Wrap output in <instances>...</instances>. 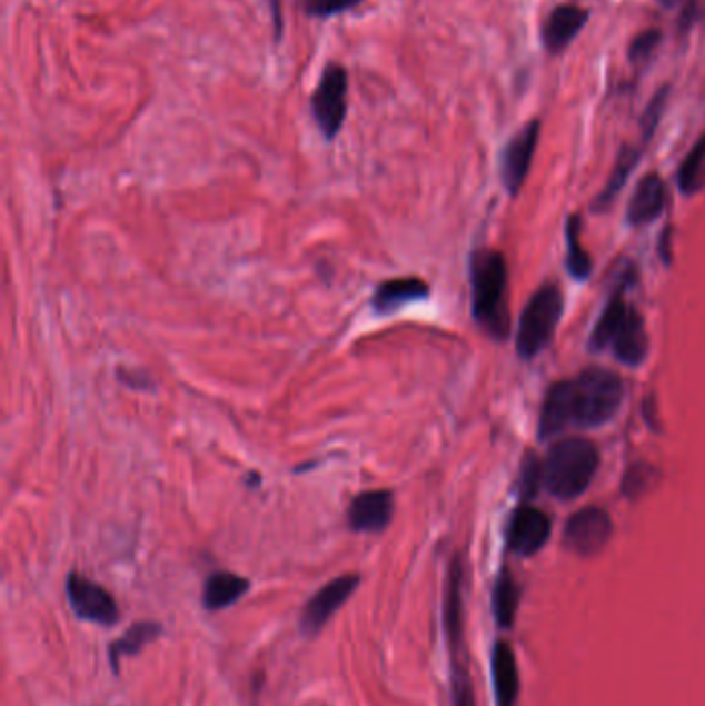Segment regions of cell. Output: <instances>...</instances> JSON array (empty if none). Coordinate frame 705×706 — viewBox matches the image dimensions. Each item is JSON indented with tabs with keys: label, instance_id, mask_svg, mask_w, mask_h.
<instances>
[{
	"label": "cell",
	"instance_id": "8",
	"mask_svg": "<svg viewBox=\"0 0 705 706\" xmlns=\"http://www.w3.org/2000/svg\"><path fill=\"white\" fill-rule=\"evenodd\" d=\"M613 529V519L604 508L588 506L577 510L565 523L563 546L582 558H589L608 546Z\"/></svg>",
	"mask_w": 705,
	"mask_h": 706
},
{
	"label": "cell",
	"instance_id": "12",
	"mask_svg": "<svg viewBox=\"0 0 705 706\" xmlns=\"http://www.w3.org/2000/svg\"><path fill=\"white\" fill-rule=\"evenodd\" d=\"M553 525L548 515L536 506H519L507 527V548L519 556H534L550 539Z\"/></svg>",
	"mask_w": 705,
	"mask_h": 706
},
{
	"label": "cell",
	"instance_id": "25",
	"mask_svg": "<svg viewBox=\"0 0 705 706\" xmlns=\"http://www.w3.org/2000/svg\"><path fill=\"white\" fill-rule=\"evenodd\" d=\"M656 479H658V471H656V467H652V465H647V463H637V465H632L629 469H627V474L623 477V494L627 496V498H639V496H644L646 491L652 490V486L656 484Z\"/></svg>",
	"mask_w": 705,
	"mask_h": 706
},
{
	"label": "cell",
	"instance_id": "21",
	"mask_svg": "<svg viewBox=\"0 0 705 706\" xmlns=\"http://www.w3.org/2000/svg\"><path fill=\"white\" fill-rule=\"evenodd\" d=\"M642 153H644V147H642V145H623V147H620L617 163H615V168H613V173H610V178H608V182H606L603 192L598 195V199L594 202V209H596V211H604V209H608V207L615 202L618 192L627 185V180H629V176H632L633 170H635V166L639 163Z\"/></svg>",
	"mask_w": 705,
	"mask_h": 706
},
{
	"label": "cell",
	"instance_id": "2",
	"mask_svg": "<svg viewBox=\"0 0 705 706\" xmlns=\"http://www.w3.org/2000/svg\"><path fill=\"white\" fill-rule=\"evenodd\" d=\"M471 317L483 331L495 339L509 335L507 260L495 250H476L470 260Z\"/></svg>",
	"mask_w": 705,
	"mask_h": 706
},
{
	"label": "cell",
	"instance_id": "15",
	"mask_svg": "<svg viewBox=\"0 0 705 706\" xmlns=\"http://www.w3.org/2000/svg\"><path fill=\"white\" fill-rule=\"evenodd\" d=\"M610 347H613L615 358L629 368H637L647 360L649 337H647L646 322L635 308H629L627 318L615 335Z\"/></svg>",
	"mask_w": 705,
	"mask_h": 706
},
{
	"label": "cell",
	"instance_id": "20",
	"mask_svg": "<svg viewBox=\"0 0 705 706\" xmlns=\"http://www.w3.org/2000/svg\"><path fill=\"white\" fill-rule=\"evenodd\" d=\"M632 306L625 302V286L620 284L615 289V294L608 298V304L604 306L603 315L598 318L592 337H589V349L592 351H600L604 347H610L618 329L623 327L627 312Z\"/></svg>",
	"mask_w": 705,
	"mask_h": 706
},
{
	"label": "cell",
	"instance_id": "23",
	"mask_svg": "<svg viewBox=\"0 0 705 706\" xmlns=\"http://www.w3.org/2000/svg\"><path fill=\"white\" fill-rule=\"evenodd\" d=\"M678 188L685 197H695L705 190V135L691 147L689 153L683 159L678 173Z\"/></svg>",
	"mask_w": 705,
	"mask_h": 706
},
{
	"label": "cell",
	"instance_id": "4",
	"mask_svg": "<svg viewBox=\"0 0 705 706\" xmlns=\"http://www.w3.org/2000/svg\"><path fill=\"white\" fill-rule=\"evenodd\" d=\"M443 624L451 655V705L476 706V694L470 678V665L464 640V560L454 556L447 570Z\"/></svg>",
	"mask_w": 705,
	"mask_h": 706
},
{
	"label": "cell",
	"instance_id": "19",
	"mask_svg": "<svg viewBox=\"0 0 705 706\" xmlns=\"http://www.w3.org/2000/svg\"><path fill=\"white\" fill-rule=\"evenodd\" d=\"M163 635V626L160 622L141 620L135 622L131 628L122 636H118L117 640L110 643L108 647V662L112 667V674H120V662L125 657H135L141 650L151 645L156 638Z\"/></svg>",
	"mask_w": 705,
	"mask_h": 706
},
{
	"label": "cell",
	"instance_id": "11",
	"mask_svg": "<svg viewBox=\"0 0 705 706\" xmlns=\"http://www.w3.org/2000/svg\"><path fill=\"white\" fill-rule=\"evenodd\" d=\"M396 498L391 490H368L354 498L346 520L354 534L379 535L391 525Z\"/></svg>",
	"mask_w": 705,
	"mask_h": 706
},
{
	"label": "cell",
	"instance_id": "14",
	"mask_svg": "<svg viewBox=\"0 0 705 706\" xmlns=\"http://www.w3.org/2000/svg\"><path fill=\"white\" fill-rule=\"evenodd\" d=\"M428 294H430V289L423 279L399 277V279H389V281L379 284L370 298V306L377 315L389 317L408 304L427 300Z\"/></svg>",
	"mask_w": 705,
	"mask_h": 706
},
{
	"label": "cell",
	"instance_id": "5",
	"mask_svg": "<svg viewBox=\"0 0 705 706\" xmlns=\"http://www.w3.org/2000/svg\"><path fill=\"white\" fill-rule=\"evenodd\" d=\"M563 308L565 298L557 286H544L529 298L515 339L519 358L532 360L548 347L563 317Z\"/></svg>",
	"mask_w": 705,
	"mask_h": 706
},
{
	"label": "cell",
	"instance_id": "31",
	"mask_svg": "<svg viewBox=\"0 0 705 706\" xmlns=\"http://www.w3.org/2000/svg\"><path fill=\"white\" fill-rule=\"evenodd\" d=\"M658 2H661L662 7H666V9H671V7H675L678 0H658Z\"/></svg>",
	"mask_w": 705,
	"mask_h": 706
},
{
	"label": "cell",
	"instance_id": "26",
	"mask_svg": "<svg viewBox=\"0 0 705 706\" xmlns=\"http://www.w3.org/2000/svg\"><path fill=\"white\" fill-rule=\"evenodd\" d=\"M668 93H671V87L662 86L654 98L647 103L646 112L642 115L639 120V127H642V141L649 143V139L656 135V129L661 125L662 115L666 110V103H668Z\"/></svg>",
	"mask_w": 705,
	"mask_h": 706
},
{
	"label": "cell",
	"instance_id": "17",
	"mask_svg": "<svg viewBox=\"0 0 705 706\" xmlns=\"http://www.w3.org/2000/svg\"><path fill=\"white\" fill-rule=\"evenodd\" d=\"M249 591V578L240 577L230 570H216L203 583L201 604L207 611H221L238 604Z\"/></svg>",
	"mask_w": 705,
	"mask_h": 706
},
{
	"label": "cell",
	"instance_id": "13",
	"mask_svg": "<svg viewBox=\"0 0 705 706\" xmlns=\"http://www.w3.org/2000/svg\"><path fill=\"white\" fill-rule=\"evenodd\" d=\"M589 11L577 7V4H558L550 14L546 17L540 31V40L548 54H560L565 52L579 31L588 23Z\"/></svg>",
	"mask_w": 705,
	"mask_h": 706
},
{
	"label": "cell",
	"instance_id": "16",
	"mask_svg": "<svg viewBox=\"0 0 705 706\" xmlns=\"http://www.w3.org/2000/svg\"><path fill=\"white\" fill-rule=\"evenodd\" d=\"M666 207V185L658 173H646L633 190L627 205V221L632 226H647L662 216Z\"/></svg>",
	"mask_w": 705,
	"mask_h": 706
},
{
	"label": "cell",
	"instance_id": "6",
	"mask_svg": "<svg viewBox=\"0 0 705 706\" xmlns=\"http://www.w3.org/2000/svg\"><path fill=\"white\" fill-rule=\"evenodd\" d=\"M310 112L327 141H334L348 116V71L329 62L310 98Z\"/></svg>",
	"mask_w": 705,
	"mask_h": 706
},
{
	"label": "cell",
	"instance_id": "24",
	"mask_svg": "<svg viewBox=\"0 0 705 706\" xmlns=\"http://www.w3.org/2000/svg\"><path fill=\"white\" fill-rule=\"evenodd\" d=\"M567 269L577 281H586L592 275V259L579 245V217H569L567 223Z\"/></svg>",
	"mask_w": 705,
	"mask_h": 706
},
{
	"label": "cell",
	"instance_id": "22",
	"mask_svg": "<svg viewBox=\"0 0 705 706\" xmlns=\"http://www.w3.org/2000/svg\"><path fill=\"white\" fill-rule=\"evenodd\" d=\"M519 599H522V589H519L517 580L509 568H503L497 577V583H495V589H493V611H495V620L500 628L514 626Z\"/></svg>",
	"mask_w": 705,
	"mask_h": 706
},
{
	"label": "cell",
	"instance_id": "28",
	"mask_svg": "<svg viewBox=\"0 0 705 706\" xmlns=\"http://www.w3.org/2000/svg\"><path fill=\"white\" fill-rule=\"evenodd\" d=\"M661 29H647V31L639 33L633 40L632 48H629V60H632L633 64H644L656 52V48L661 46Z\"/></svg>",
	"mask_w": 705,
	"mask_h": 706
},
{
	"label": "cell",
	"instance_id": "10",
	"mask_svg": "<svg viewBox=\"0 0 705 706\" xmlns=\"http://www.w3.org/2000/svg\"><path fill=\"white\" fill-rule=\"evenodd\" d=\"M540 139V120H529L526 127L515 132L509 139V143L505 145L503 156H500V180L503 187L507 188V192L515 197L526 178H528L534 153L538 147Z\"/></svg>",
	"mask_w": 705,
	"mask_h": 706
},
{
	"label": "cell",
	"instance_id": "18",
	"mask_svg": "<svg viewBox=\"0 0 705 706\" xmlns=\"http://www.w3.org/2000/svg\"><path fill=\"white\" fill-rule=\"evenodd\" d=\"M493 682L497 706H515L519 696V672L512 645L497 640L493 649Z\"/></svg>",
	"mask_w": 705,
	"mask_h": 706
},
{
	"label": "cell",
	"instance_id": "7",
	"mask_svg": "<svg viewBox=\"0 0 705 706\" xmlns=\"http://www.w3.org/2000/svg\"><path fill=\"white\" fill-rule=\"evenodd\" d=\"M64 589H67L69 606L79 620L100 624V626H115L120 620L117 599L100 583L79 573H69Z\"/></svg>",
	"mask_w": 705,
	"mask_h": 706
},
{
	"label": "cell",
	"instance_id": "29",
	"mask_svg": "<svg viewBox=\"0 0 705 706\" xmlns=\"http://www.w3.org/2000/svg\"><path fill=\"white\" fill-rule=\"evenodd\" d=\"M543 486V463L528 457L522 465V496L532 498Z\"/></svg>",
	"mask_w": 705,
	"mask_h": 706
},
{
	"label": "cell",
	"instance_id": "1",
	"mask_svg": "<svg viewBox=\"0 0 705 706\" xmlns=\"http://www.w3.org/2000/svg\"><path fill=\"white\" fill-rule=\"evenodd\" d=\"M623 399L625 385L620 376L603 368L584 370L572 380L553 385L546 392L538 434L546 440L569 428H600L615 419Z\"/></svg>",
	"mask_w": 705,
	"mask_h": 706
},
{
	"label": "cell",
	"instance_id": "3",
	"mask_svg": "<svg viewBox=\"0 0 705 706\" xmlns=\"http://www.w3.org/2000/svg\"><path fill=\"white\" fill-rule=\"evenodd\" d=\"M600 467L598 447L586 438H563L543 463V486L558 500H575L588 490Z\"/></svg>",
	"mask_w": 705,
	"mask_h": 706
},
{
	"label": "cell",
	"instance_id": "27",
	"mask_svg": "<svg viewBox=\"0 0 705 706\" xmlns=\"http://www.w3.org/2000/svg\"><path fill=\"white\" fill-rule=\"evenodd\" d=\"M365 0H300V9L309 17L327 19L334 14L348 13Z\"/></svg>",
	"mask_w": 705,
	"mask_h": 706
},
{
	"label": "cell",
	"instance_id": "9",
	"mask_svg": "<svg viewBox=\"0 0 705 706\" xmlns=\"http://www.w3.org/2000/svg\"><path fill=\"white\" fill-rule=\"evenodd\" d=\"M360 583H363V577L358 573H350V575H341V577L334 578L324 585L319 591L310 597L307 606L302 609V616L298 622L300 633L307 638L319 635L327 626V622L338 614L339 607L352 597L354 591L360 587Z\"/></svg>",
	"mask_w": 705,
	"mask_h": 706
},
{
	"label": "cell",
	"instance_id": "30",
	"mask_svg": "<svg viewBox=\"0 0 705 706\" xmlns=\"http://www.w3.org/2000/svg\"><path fill=\"white\" fill-rule=\"evenodd\" d=\"M269 2V11H271V21H274V38L276 42L281 40L284 36V14H281V0H267Z\"/></svg>",
	"mask_w": 705,
	"mask_h": 706
}]
</instances>
